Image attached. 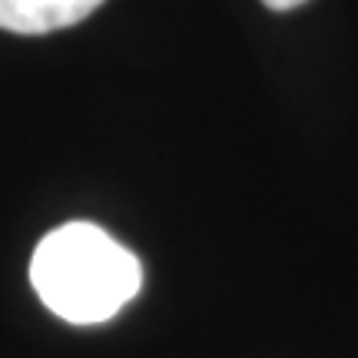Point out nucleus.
Here are the masks:
<instances>
[{
  "mask_svg": "<svg viewBox=\"0 0 358 358\" xmlns=\"http://www.w3.org/2000/svg\"><path fill=\"white\" fill-rule=\"evenodd\" d=\"M30 282L53 315L73 325L113 319L143 285L140 259L93 222L50 229L34 249Z\"/></svg>",
  "mask_w": 358,
  "mask_h": 358,
  "instance_id": "1",
  "label": "nucleus"
},
{
  "mask_svg": "<svg viewBox=\"0 0 358 358\" xmlns=\"http://www.w3.org/2000/svg\"><path fill=\"white\" fill-rule=\"evenodd\" d=\"M103 0H0V30L10 34H53L80 24Z\"/></svg>",
  "mask_w": 358,
  "mask_h": 358,
  "instance_id": "2",
  "label": "nucleus"
},
{
  "mask_svg": "<svg viewBox=\"0 0 358 358\" xmlns=\"http://www.w3.org/2000/svg\"><path fill=\"white\" fill-rule=\"evenodd\" d=\"M268 10H292V7H302L306 0H262Z\"/></svg>",
  "mask_w": 358,
  "mask_h": 358,
  "instance_id": "3",
  "label": "nucleus"
}]
</instances>
